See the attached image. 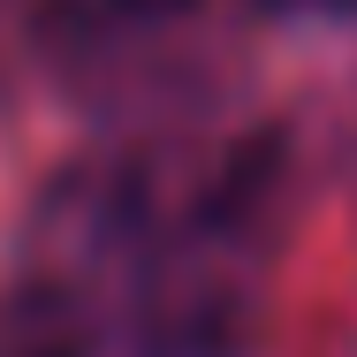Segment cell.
Instances as JSON below:
<instances>
[{
  "label": "cell",
  "mask_w": 357,
  "mask_h": 357,
  "mask_svg": "<svg viewBox=\"0 0 357 357\" xmlns=\"http://www.w3.org/2000/svg\"><path fill=\"white\" fill-rule=\"evenodd\" d=\"M266 8H282V15H342V23H357V0H266Z\"/></svg>",
  "instance_id": "obj_1"
},
{
  "label": "cell",
  "mask_w": 357,
  "mask_h": 357,
  "mask_svg": "<svg viewBox=\"0 0 357 357\" xmlns=\"http://www.w3.org/2000/svg\"><path fill=\"white\" fill-rule=\"evenodd\" d=\"M122 8H130V15H183L190 0H122Z\"/></svg>",
  "instance_id": "obj_2"
}]
</instances>
